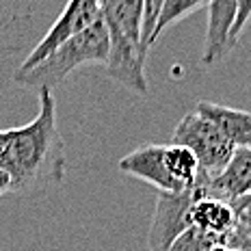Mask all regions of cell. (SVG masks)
<instances>
[{
	"label": "cell",
	"instance_id": "6da1fadb",
	"mask_svg": "<svg viewBox=\"0 0 251 251\" xmlns=\"http://www.w3.org/2000/svg\"><path fill=\"white\" fill-rule=\"evenodd\" d=\"M0 165L11 176V193L18 195H37L65 177V143L56 126L52 89H39L37 117L11 130Z\"/></svg>",
	"mask_w": 251,
	"mask_h": 251
},
{
	"label": "cell",
	"instance_id": "7a4b0ae2",
	"mask_svg": "<svg viewBox=\"0 0 251 251\" xmlns=\"http://www.w3.org/2000/svg\"><path fill=\"white\" fill-rule=\"evenodd\" d=\"M143 0H100V18L108 33L106 72L134 93L150 91L145 61L150 48L143 41Z\"/></svg>",
	"mask_w": 251,
	"mask_h": 251
},
{
	"label": "cell",
	"instance_id": "3957f363",
	"mask_svg": "<svg viewBox=\"0 0 251 251\" xmlns=\"http://www.w3.org/2000/svg\"><path fill=\"white\" fill-rule=\"evenodd\" d=\"M108 56V33L104 26L102 18L96 20L91 26L80 30L78 35H72L65 39L61 46L39 61L35 67L26 72L13 74V82L24 87H35V89H52L61 85L76 67L89 65V63H106Z\"/></svg>",
	"mask_w": 251,
	"mask_h": 251
},
{
	"label": "cell",
	"instance_id": "277c9868",
	"mask_svg": "<svg viewBox=\"0 0 251 251\" xmlns=\"http://www.w3.org/2000/svg\"><path fill=\"white\" fill-rule=\"evenodd\" d=\"M210 176H197L195 184L180 193H158L156 208L151 214L150 232H148V249L150 251H169L171 243L184 229L191 227V206L195 200L206 197V184Z\"/></svg>",
	"mask_w": 251,
	"mask_h": 251
},
{
	"label": "cell",
	"instance_id": "5b68a950",
	"mask_svg": "<svg viewBox=\"0 0 251 251\" xmlns=\"http://www.w3.org/2000/svg\"><path fill=\"white\" fill-rule=\"evenodd\" d=\"M171 143L184 145L195 154L200 171L206 176H219L221 169L227 165V160L234 154V145L219 132V128L210 119H206L197 111L186 113L180 119V124L174 130V139Z\"/></svg>",
	"mask_w": 251,
	"mask_h": 251
},
{
	"label": "cell",
	"instance_id": "8992f818",
	"mask_svg": "<svg viewBox=\"0 0 251 251\" xmlns=\"http://www.w3.org/2000/svg\"><path fill=\"white\" fill-rule=\"evenodd\" d=\"M96 20H100V0H67L65 9L61 15L54 20V24L50 26V30L41 37V41L33 48L24 63L18 67V72H26L30 67H35L39 61H44L56 46H61L65 39H70L72 35H78L80 30H85L87 26H91Z\"/></svg>",
	"mask_w": 251,
	"mask_h": 251
},
{
	"label": "cell",
	"instance_id": "52a82bcc",
	"mask_svg": "<svg viewBox=\"0 0 251 251\" xmlns=\"http://www.w3.org/2000/svg\"><path fill=\"white\" fill-rule=\"evenodd\" d=\"M163 151L165 145L145 143L134 151H130V154H126L117 163V167L122 174L148 182V184L158 188L160 193H180V186L171 180L169 171L165 167Z\"/></svg>",
	"mask_w": 251,
	"mask_h": 251
},
{
	"label": "cell",
	"instance_id": "ba28073f",
	"mask_svg": "<svg viewBox=\"0 0 251 251\" xmlns=\"http://www.w3.org/2000/svg\"><path fill=\"white\" fill-rule=\"evenodd\" d=\"M208 28H206V46H203V65H214L223 61L234 50L229 39L234 20L238 11V0H208Z\"/></svg>",
	"mask_w": 251,
	"mask_h": 251
},
{
	"label": "cell",
	"instance_id": "9c48e42d",
	"mask_svg": "<svg viewBox=\"0 0 251 251\" xmlns=\"http://www.w3.org/2000/svg\"><path fill=\"white\" fill-rule=\"evenodd\" d=\"M251 193V148H236L221 174L206 184V197L234 201Z\"/></svg>",
	"mask_w": 251,
	"mask_h": 251
},
{
	"label": "cell",
	"instance_id": "30bf717a",
	"mask_svg": "<svg viewBox=\"0 0 251 251\" xmlns=\"http://www.w3.org/2000/svg\"><path fill=\"white\" fill-rule=\"evenodd\" d=\"M195 111L219 128L234 148H251V113L214 102H197Z\"/></svg>",
	"mask_w": 251,
	"mask_h": 251
},
{
	"label": "cell",
	"instance_id": "8fae6325",
	"mask_svg": "<svg viewBox=\"0 0 251 251\" xmlns=\"http://www.w3.org/2000/svg\"><path fill=\"white\" fill-rule=\"evenodd\" d=\"M191 226L214 236H226L236 227V212L232 203L217 197H201L191 206Z\"/></svg>",
	"mask_w": 251,
	"mask_h": 251
},
{
	"label": "cell",
	"instance_id": "7c38bea8",
	"mask_svg": "<svg viewBox=\"0 0 251 251\" xmlns=\"http://www.w3.org/2000/svg\"><path fill=\"white\" fill-rule=\"evenodd\" d=\"M163 158H165V167L169 171L171 180L180 186V191H186L195 184L197 176H200V163H197L195 154H193L188 148L184 145H165L163 151Z\"/></svg>",
	"mask_w": 251,
	"mask_h": 251
},
{
	"label": "cell",
	"instance_id": "4fadbf2b",
	"mask_svg": "<svg viewBox=\"0 0 251 251\" xmlns=\"http://www.w3.org/2000/svg\"><path fill=\"white\" fill-rule=\"evenodd\" d=\"M206 4H208V0H163L158 20H156L154 30H151L150 44H156V41L160 39V35L165 33V28H169L177 20L186 18V15H191L193 11H197V9L206 7Z\"/></svg>",
	"mask_w": 251,
	"mask_h": 251
},
{
	"label": "cell",
	"instance_id": "5bb4252c",
	"mask_svg": "<svg viewBox=\"0 0 251 251\" xmlns=\"http://www.w3.org/2000/svg\"><path fill=\"white\" fill-rule=\"evenodd\" d=\"M223 236H214V234H206L197 227H188L171 243L169 251H210L217 243H221Z\"/></svg>",
	"mask_w": 251,
	"mask_h": 251
},
{
	"label": "cell",
	"instance_id": "9a60e30c",
	"mask_svg": "<svg viewBox=\"0 0 251 251\" xmlns=\"http://www.w3.org/2000/svg\"><path fill=\"white\" fill-rule=\"evenodd\" d=\"M251 18V0H238V11H236V20H234V26H232V33H229V39L232 44L236 46V41L243 33V28L247 26Z\"/></svg>",
	"mask_w": 251,
	"mask_h": 251
},
{
	"label": "cell",
	"instance_id": "2e32d148",
	"mask_svg": "<svg viewBox=\"0 0 251 251\" xmlns=\"http://www.w3.org/2000/svg\"><path fill=\"white\" fill-rule=\"evenodd\" d=\"M11 188H13L11 176L7 174V169H4L2 165H0V197H2V195H9V193H11Z\"/></svg>",
	"mask_w": 251,
	"mask_h": 251
},
{
	"label": "cell",
	"instance_id": "e0dca14e",
	"mask_svg": "<svg viewBox=\"0 0 251 251\" xmlns=\"http://www.w3.org/2000/svg\"><path fill=\"white\" fill-rule=\"evenodd\" d=\"M234 208V212H240V210H251V193H247V195L238 197V200L229 201Z\"/></svg>",
	"mask_w": 251,
	"mask_h": 251
},
{
	"label": "cell",
	"instance_id": "ac0fdd59",
	"mask_svg": "<svg viewBox=\"0 0 251 251\" xmlns=\"http://www.w3.org/2000/svg\"><path fill=\"white\" fill-rule=\"evenodd\" d=\"M236 223L247 234H251V210H240V212H236Z\"/></svg>",
	"mask_w": 251,
	"mask_h": 251
},
{
	"label": "cell",
	"instance_id": "d6986e66",
	"mask_svg": "<svg viewBox=\"0 0 251 251\" xmlns=\"http://www.w3.org/2000/svg\"><path fill=\"white\" fill-rule=\"evenodd\" d=\"M11 130H13V128H7V130H0V156H2V151H4V148H7L9 139H11Z\"/></svg>",
	"mask_w": 251,
	"mask_h": 251
},
{
	"label": "cell",
	"instance_id": "ffe728a7",
	"mask_svg": "<svg viewBox=\"0 0 251 251\" xmlns=\"http://www.w3.org/2000/svg\"><path fill=\"white\" fill-rule=\"evenodd\" d=\"M210 251H234V249H232V247H227L226 243H217V245H214V247H212Z\"/></svg>",
	"mask_w": 251,
	"mask_h": 251
}]
</instances>
